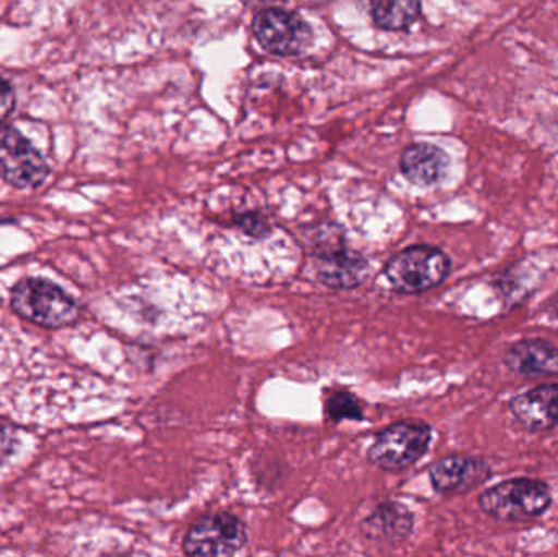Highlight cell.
Wrapping results in <instances>:
<instances>
[{"mask_svg": "<svg viewBox=\"0 0 558 557\" xmlns=\"http://www.w3.org/2000/svg\"><path fill=\"white\" fill-rule=\"evenodd\" d=\"M10 307L20 319L49 330L74 326L82 314L64 288L43 277L20 278L10 291Z\"/></svg>", "mask_w": 558, "mask_h": 557, "instance_id": "obj_1", "label": "cell"}, {"mask_svg": "<svg viewBox=\"0 0 558 557\" xmlns=\"http://www.w3.org/2000/svg\"><path fill=\"white\" fill-rule=\"evenodd\" d=\"M485 516L501 523H526L541 519L553 507L549 483L536 477H513L488 487L478 496Z\"/></svg>", "mask_w": 558, "mask_h": 557, "instance_id": "obj_2", "label": "cell"}, {"mask_svg": "<svg viewBox=\"0 0 558 557\" xmlns=\"http://www.w3.org/2000/svg\"><path fill=\"white\" fill-rule=\"evenodd\" d=\"M452 270V258L441 247L415 244L393 255L383 277L393 293L422 294L441 287Z\"/></svg>", "mask_w": 558, "mask_h": 557, "instance_id": "obj_3", "label": "cell"}, {"mask_svg": "<svg viewBox=\"0 0 558 557\" xmlns=\"http://www.w3.org/2000/svg\"><path fill=\"white\" fill-rule=\"evenodd\" d=\"M311 255L318 281L330 290H353L369 274V261L348 247L343 232L333 231V226L314 232Z\"/></svg>", "mask_w": 558, "mask_h": 557, "instance_id": "obj_4", "label": "cell"}, {"mask_svg": "<svg viewBox=\"0 0 558 557\" xmlns=\"http://www.w3.org/2000/svg\"><path fill=\"white\" fill-rule=\"evenodd\" d=\"M433 441V427L423 421H399L377 434L367 450V461L379 470H409L418 463Z\"/></svg>", "mask_w": 558, "mask_h": 557, "instance_id": "obj_5", "label": "cell"}, {"mask_svg": "<svg viewBox=\"0 0 558 557\" xmlns=\"http://www.w3.org/2000/svg\"><path fill=\"white\" fill-rule=\"evenodd\" d=\"M245 523L234 513L216 512L199 517L183 538V553L193 557H228L247 546Z\"/></svg>", "mask_w": 558, "mask_h": 557, "instance_id": "obj_6", "label": "cell"}, {"mask_svg": "<svg viewBox=\"0 0 558 557\" xmlns=\"http://www.w3.org/2000/svg\"><path fill=\"white\" fill-rule=\"evenodd\" d=\"M0 175L19 190L39 189L49 175L43 154L13 126L0 128Z\"/></svg>", "mask_w": 558, "mask_h": 557, "instance_id": "obj_7", "label": "cell"}, {"mask_svg": "<svg viewBox=\"0 0 558 557\" xmlns=\"http://www.w3.org/2000/svg\"><path fill=\"white\" fill-rule=\"evenodd\" d=\"M254 35L271 55L295 56L308 48L312 29L298 13L267 9L254 19Z\"/></svg>", "mask_w": 558, "mask_h": 557, "instance_id": "obj_8", "label": "cell"}, {"mask_svg": "<svg viewBox=\"0 0 558 557\" xmlns=\"http://www.w3.org/2000/svg\"><path fill=\"white\" fill-rule=\"evenodd\" d=\"M428 477L435 493L462 496L487 484L494 477V468L484 458L449 455L429 467Z\"/></svg>", "mask_w": 558, "mask_h": 557, "instance_id": "obj_9", "label": "cell"}, {"mask_svg": "<svg viewBox=\"0 0 558 557\" xmlns=\"http://www.w3.org/2000/svg\"><path fill=\"white\" fill-rule=\"evenodd\" d=\"M510 414L530 434H546L558 427V383L536 386L511 398Z\"/></svg>", "mask_w": 558, "mask_h": 557, "instance_id": "obj_10", "label": "cell"}, {"mask_svg": "<svg viewBox=\"0 0 558 557\" xmlns=\"http://www.w3.org/2000/svg\"><path fill=\"white\" fill-rule=\"evenodd\" d=\"M504 365L524 379L558 375V346L547 339L530 337L511 343L504 353Z\"/></svg>", "mask_w": 558, "mask_h": 557, "instance_id": "obj_11", "label": "cell"}, {"mask_svg": "<svg viewBox=\"0 0 558 557\" xmlns=\"http://www.w3.org/2000/svg\"><path fill=\"white\" fill-rule=\"evenodd\" d=\"M415 529V516L402 502L387 500L379 504L363 522L360 532L367 542L384 545H400L412 536Z\"/></svg>", "mask_w": 558, "mask_h": 557, "instance_id": "obj_12", "label": "cell"}, {"mask_svg": "<svg viewBox=\"0 0 558 557\" xmlns=\"http://www.w3.org/2000/svg\"><path fill=\"white\" fill-rule=\"evenodd\" d=\"M400 169L413 185H438L448 173L449 157L432 144H415L402 154Z\"/></svg>", "mask_w": 558, "mask_h": 557, "instance_id": "obj_13", "label": "cell"}, {"mask_svg": "<svg viewBox=\"0 0 558 557\" xmlns=\"http://www.w3.org/2000/svg\"><path fill=\"white\" fill-rule=\"evenodd\" d=\"M536 278L533 268H527L524 262L511 265L495 277L492 287L504 300L505 306L517 307L523 304L536 291Z\"/></svg>", "mask_w": 558, "mask_h": 557, "instance_id": "obj_14", "label": "cell"}, {"mask_svg": "<svg viewBox=\"0 0 558 557\" xmlns=\"http://www.w3.org/2000/svg\"><path fill=\"white\" fill-rule=\"evenodd\" d=\"M374 23L384 29H405L418 19L420 0H369Z\"/></svg>", "mask_w": 558, "mask_h": 557, "instance_id": "obj_15", "label": "cell"}, {"mask_svg": "<svg viewBox=\"0 0 558 557\" xmlns=\"http://www.w3.org/2000/svg\"><path fill=\"white\" fill-rule=\"evenodd\" d=\"M325 415L333 424H340L343 421H363L364 405L354 392L337 389L325 399Z\"/></svg>", "mask_w": 558, "mask_h": 557, "instance_id": "obj_16", "label": "cell"}, {"mask_svg": "<svg viewBox=\"0 0 558 557\" xmlns=\"http://www.w3.org/2000/svg\"><path fill=\"white\" fill-rule=\"evenodd\" d=\"M235 226L252 239H267L274 232L270 219L258 211L242 213L235 218Z\"/></svg>", "mask_w": 558, "mask_h": 557, "instance_id": "obj_17", "label": "cell"}, {"mask_svg": "<svg viewBox=\"0 0 558 557\" xmlns=\"http://www.w3.org/2000/svg\"><path fill=\"white\" fill-rule=\"evenodd\" d=\"M16 447H19V437H16L15 428L0 425V468L13 457Z\"/></svg>", "mask_w": 558, "mask_h": 557, "instance_id": "obj_18", "label": "cell"}, {"mask_svg": "<svg viewBox=\"0 0 558 557\" xmlns=\"http://www.w3.org/2000/svg\"><path fill=\"white\" fill-rule=\"evenodd\" d=\"M15 100V90H13L12 84L0 77V123H3V120H7V117L12 113Z\"/></svg>", "mask_w": 558, "mask_h": 557, "instance_id": "obj_19", "label": "cell"}, {"mask_svg": "<svg viewBox=\"0 0 558 557\" xmlns=\"http://www.w3.org/2000/svg\"><path fill=\"white\" fill-rule=\"evenodd\" d=\"M547 311H549V314L554 319L558 320V294L553 301H550L549 306H547Z\"/></svg>", "mask_w": 558, "mask_h": 557, "instance_id": "obj_20", "label": "cell"}, {"mask_svg": "<svg viewBox=\"0 0 558 557\" xmlns=\"http://www.w3.org/2000/svg\"><path fill=\"white\" fill-rule=\"evenodd\" d=\"M304 2H307V3H328V2H331V0H304Z\"/></svg>", "mask_w": 558, "mask_h": 557, "instance_id": "obj_21", "label": "cell"}]
</instances>
